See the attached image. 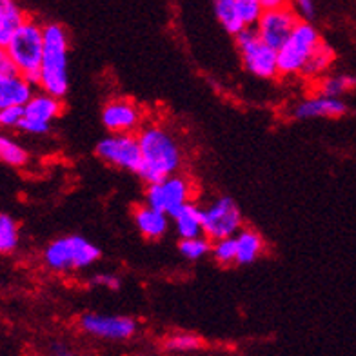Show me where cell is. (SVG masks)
<instances>
[{"instance_id": "1", "label": "cell", "mask_w": 356, "mask_h": 356, "mask_svg": "<svg viewBox=\"0 0 356 356\" xmlns=\"http://www.w3.org/2000/svg\"><path fill=\"white\" fill-rule=\"evenodd\" d=\"M136 135L140 142V168L136 175L145 186L177 175L182 169V145L164 124H144Z\"/></svg>"}, {"instance_id": "2", "label": "cell", "mask_w": 356, "mask_h": 356, "mask_svg": "<svg viewBox=\"0 0 356 356\" xmlns=\"http://www.w3.org/2000/svg\"><path fill=\"white\" fill-rule=\"evenodd\" d=\"M38 88L64 99L70 91V33L58 22L44 24V53Z\"/></svg>"}, {"instance_id": "3", "label": "cell", "mask_w": 356, "mask_h": 356, "mask_svg": "<svg viewBox=\"0 0 356 356\" xmlns=\"http://www.w3.org/2000/svg\"><path fill=\"white\" fill-rule=\"evenodd\" d=\"M100 248L80 234H66L44 248V266L53 273L84 271L100 260Z\"/></svg>"}, {"instance_id": "4", "label": "cell", "mask_w": 356, "mask_h": 356, "mask_svg": "<svg viewBox=\"0 0 356 356\" xmlns=\"http://www.w3.org/2000/svg\"><path fill=\"white\" fill-rule=\"evenodd\" d=\"M6 49L10 51L20 75L38 88L44 53V24L28 17L15 31Z\"/></svg>"}, {"instance_id": "5", "label": "cell", "mask_w": 356, "mask_h": 356, "mask_svg": "<svg viewBox=\"0 0 356 356\" xmlns=\"http://www.w3.org/2000/svg\"><path fill=\"white\" fill-rule=\"evenodd\" d=\"M322 37L313 22L300 20L287 42L278 49V71L280 76H300L309 56L320 46Z\"/></svg>"}, {"instance_id": "6", "label": "cell", "mask_w": 356, "mask_h": 356, "mask_svg": "<svg viewBox=\"0 0 356 356\" xmlns=\"http://www.w3.org/2000/svg\"><path fill=\"white\" fill-rule=\"evenodd\" d=\"M234 46L240 55L242 66L257 79L273 80L280 76L278 51L264 42L254 28H245L234 37Z\"/></svg>"}, {"instance_id": "7", "label": "cell", "mask_w": 356, "mask_h": 356, "mask_svg": "<svg viewBox=\"0 0 356 356\" xmlns=\"http://www.w3.org/2000/svg\"><path fill=\"white\" fill-rule=\"evenodd\" d=\"M193 197H195V184H193L191 178L182 173H177L168 178H162L159 182L147 184L144 204L171 216L180 207L193 202Z\"/></svg>"}, {"instance_id": "8", "label": "cell", "mask_w": 356, "mask_h": 356, "mask_svg": "<svg viewBox=\"0 0 356 356\" xmlns=\"http://www.w3.org/2000/svg\"><path fill=\"white\" fill-rule=\"evenodd\" d=\"M202 224L209 240L231 238L244 227V215L234 198L216 197L202 206Z\"/></svg>"}, {"instance_id": "9", "label": "cell", "mask_w": 356, "mask_h": 356, "mask_svg": "<svg viewBox=\"0 0 356 356\" xmlns=\"http://www.w3.org/2000/svg\"><path fill=\"white\" fill-rule=\"evenodd\" d=\"M95 153L104 164L129 173H138L140 168V142L136 133H111L99 140Z\"/></svg>"}, {"instance_id": "10", "label": "cell", "mask_w": 356, "mask_h": 356, "mask_svg": "<svg viewBox=\"0 0 356 356\" xmlns=\"http://www.w3.org/2000/svg\"><path fill=\"white\" fill-rule=\"evenodd\" d=\"M79 327L86 334L108 342H126L138 331V322L126 314L86 313L80 316Z\"/></svg>"}, {"instance_id": "11", "label": "cell", "mask_w": 356, "mask_h": 356, "mask_svg": "<svg viewBox=\"0 0 356 356\" xmlns=\"http://www.w3.org/2000/svg\"><path fill=\"white\" fill-rule=\"evenodd\" d=\"M62 99L40 89L24 106V117L19 131L31 136H44L51 131V124L62 115Z\"/></svg>"}, {"instance_id": "12", "label": "cell", "mask_w": 356, "mask_h": 356, "mask_svg": "<svg viewBox=\"0 0 356 356\" xmlns=\"http://www.w3.org/2000/svg\"><path fill=\"white\" fill-rule=\"evenodd\" d=\"M298 22H300V17L295 13V10L291 6H282V8H271L264 11L254 29L267 46L278 51L287 42V38L295 31Z\"/></svg>"}, {"instance_id": "13", "label": "cell", "mask_w": 356, "mask_h": 356, "mask_svg": "<svg viewBox=\"0 0 356 356\" xmlns=\"http://www.w3.org/2000/svg\"><path fill=\"white\" fill-rule=\"evenodd\" d=\"M144 120V109L135 100L117 97L104 104L102 124L109 133H138Z\"/></svg>"}, {"instance_id": "14", "label": "cell", "mask_w": 356, "mask_h": 356, "mask_svg": "<svg viewBox=\"0 0 356 356\" xmlns=\"http://www.w3.org/2000/svg\"><path fill=\"white\" fill-rule=\"evenodd\" d=\"M347 113V104L342 99L313 95L296 104L291 117L295 120H313V118H340Z\"/></svg>"}, {"instance_id": "15", "label": "cell", "mask_w": 356, "mask_h": 356, "mask_svg": "<svg viewBox=\"0 0 356 356\" xmlns=\"http://www.w3.org/2000/svg\"><path fill=\"white\" fill-rule=\"evenodd\" d=\"M133 222H135V227L144 238L160 240L169 231L171 216L159 211L155 207L147 206V204H140L133 211Z\"/></svg>"}, {"instance_id": "16", "label": "cell", "mask_w": 356, "mask_h": 356, "mask_svg": "<svg viewBox=\"0 0 356 356\" xmlns=\"http://www.w3.org/2000/svg\"><path fill=\"white\" fill-rule=\"evenodd\" d=\"M35 95V86L20 73L0 75V109L10 106H26Z\"/></svg>"}, {"instance_id": "17", "label": "cell", "mask_w": 356, "mask_h": 356, "mask_svg": "<svg viewBox=\"0 0 356 356\" xmlns=\"http://www.w3.org/2000/svg\"><path fill=\"white\" fill-rule=\"evenodd\" d=\"M236 240V264L238 266H249L257 262L266 251V242L264 236L253 227H242L234 234Z\"/></svg>"}, {"instance_id": "18", "label": "cell", "mask_w": 356, "mask_h": 356, "mask_svg": "<svg viewBox=\"0 0 356 356\" xmlns=\"http://www.w3.org/2000/svg\"><path fill=\"white\" fill-rule=\"evenodd\" d=\"M171 224L177 231L178 238H195L204 234V224H202V207L195 202H189L180 207L175 215H171Z\"/></svg>"}, {"instance_id": "19", "label": "cell", "mask_w": 356, "mask_h": 356, "mask_svg": "<svg viewBox=\"0 0 356 356\" xmlns=\"http://www.w3.org/2000/svg\"><path fill=\"white\" fill-rule=\"evenodd\" d=\"M28 19L19 0H0V47H6L13 33Z\"/></svg>"}, {"instance_id": "20", "label": "cell", "mask_w": 356, "mask_h": 356, "mask_svg": "<svg viewBox=\"0 0 356 356\" xmlns=\"http://www.w3.org/2000/svg\"><path fill=\"white\" fill-rule=\"evenodd\" d=\"M334 58V49L329 46L327 42H320V46L314 49L313 55L309 56V60L305 64V67L302 70L300 76L307 82H318L322 76L327 75V71L333 66Z\"/></svg>"}, {"instance_id": "21", "label": "cell", "mask_w": 356, "mask_h": 356, "mask_svg": "<svg viewBox=\"0 0 356 356\" xmlns=\"http://www.w3.org/2000/svg\"><path fill=\"white\" fill-rule=\"evenodd\" d=\"M213 11L225 33L236 37L240 31H244L245 24L236 8V0H213Z\"/></svg>"}, {"instance_id": "22", "label": "cell", "mask_w": 356, "mask_h": 356, "mask_svg": "<svg viewBox=\"0 0 356 356\" xmlns=\"http://www.w3.org/2000/svg\"><path fill=\"white\" fill-rule=\"evenodd\" d=\"M0 162L11 168H24L29 162L28 149L4 131H0Z\"/></svg>"}, {"instance_id": "23", "label": "cell", "mask_w": 356, "mask_h": 356, "mask_svg": "<svg viewBox=\"0 0 356 356\" xmlns=\"http://www.w3.org/2000/svg\"><path fill=\"white\" fill-rule=\"evenodd\" d=\"M356 89L355 75H325L316 82V91L325 97L342 99L343 95Z\"/></svg>"}, {"instance_id": "24", "label": "cell", "mask_w": 356, "mask_h": 356, "mask_svg": "<svg viewBox=\"0 0 356 356\" xmlns=\"http://www.w3.org/2000/svg\"><path fill=\"white\" fill-rule=\"evenodd\" d=\"M20 244L19 222L8 213H0V257L13 254Z\"/></svg>"}, {"instance_id": "25", "label": "cell", "mask_w": 356, "mask_h": 356, "mask_svg": "<svg viewBox=\"0 0 356 356\" xmlns=\"http://www.w3.org/2000/svg\"><path fill=\"white\" fill-rule=\"evenodd\" d=\"M213 240H209L206 234L195 236V238H180L178 242V253L182 254L189 262H198L207 254H211Z\"/></svg>"}, {"instance_id": "26", "label": "cell", "mask_w": 356, "mask_h": 356, "mask_svg": "<svg viewBox=\"0 0 356 356\" xmlns=\"http://www.w3.org/2000/svg\"><path fill=\"white\" fill-rule=\"evenodd\" d=\"M202 347L200 337L193 333H173L164 340V349L173 355H186V353L198 351Z\"/></svg>"}, {"instance_id": "27", "label": "cell", "mask_w": 356, "mask_h": 356, "mask_svg": "<svg viewBox=\"0 0 356 356\" xmlns=\"http://www.w3.org/2000/svg\"><path fill=\"white\" fill-rule=\"evenodd\" d=\"M211 257L222 267H229L233 264H236V240H234V236H231V238L213 240Z\"/></svg>"}, {"instance_id": "28", "label": "cell", "mask_w": 356, "mask_h": 356, "mask_svg": "<svg viewBox=\"0 0 356 356\" xmlns=\"http://www.w3.org/2000/svg\"><path fill=\"white\" fill-rule=\"evenodd\" d=\"M236 8H238V13L242 17V22L245 24V28H254L266 11L262 0H236Z\"/></svg>"}, {"instance_id": "29", "label": "cell", "mask_w": 356, "mask_h": 356, "mask_svg": "<svg viewBox=\"0 0 356 356\" xmlns=\"http://www.w3.org/2000/svg\"><path fill=\"white\" fill-rule=\"evenodd\" d=\"M24 117V106H10L0 109V129H19Z\"/></svg>"}, {"instance_id": "30", "label": "cell", "mask_w": 356, "mask_h": 356, "mask_svg": "<svg viewBox=\"0 0 356 356\" xmlns=\"http://www.w3.org/2000/svg\"><path fill=\"white\" fill-rule=\"evenodd\" d=\"M91 286L97 287H104V289L109 291H118L120 286H122V280L117 275H113V273H97L91 277Z\"/></svg>"}, {"instance_id": "31", "label": "cell", "mask_w": 356, "mask_h": 356, "mask_svg": "<svg viewBox=\"0 0 356 356\" xmlns=\"http://www.w3.org/2000/svg\"><path fill=\"white\" fill-rule=\"evenodd\" d=\"M289 6L300 17V20H309V22H313V19L316 17L314 0H291Z\"/></svg>"}, {"instance_id": "32", "label": "cell", "mask_w": 356, "mask_h": 356, "mask_svg": "<svg viewBox=\"0 0 356 356\" xmlns=\"http://www.w3.org/2000/svg\"><path fill=\"white\" fill-rule=\"evenodd\" d=\"M15 73H19V70L15 66L10 51L6 47H0V75H15Z\"/></svg>"}, {"instance_id": "33", "label": "cell", "mask_w": 356, "mask_h": 356, "mask_svg": "<svg viewBox=\"0 0 356 356\" xmlns=\"http://www.w3.org/2000/svg\"><path fill=\"white\" fill-rule=\"evenodd\" d=\"M51 356H76L75 353L71 351L67 346H62V343H56L51 347Z\"/></svg>"}, {"instance_id": "34", "label": "cell", "mask_w": 356, "mask_h": 356, "mask_svg": "<svg viewBox=\"0 0 356 356\" xmlns=\"http://www.w3.org/2000/svg\"><path fill=\"white\" fill-rule=\"evenodd\" d=\"M266 10H271V8H282V6H289L291 0H262Z\"/></svg>"}]
</instances>
